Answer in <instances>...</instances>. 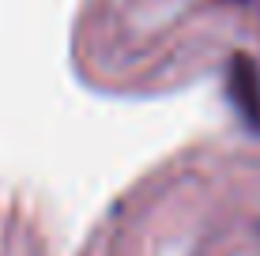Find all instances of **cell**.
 <instances>
[{"mask_svg": "<svg viewBox=\"0 0 260 256\" xmlns=\"http://www.w3.org/2000/svg\"><path fill=\"white\" fill-rule=\"evenodd\" d=\"M230 98L241 109V117L253 128H260V79L249 57H234L230 60Z\"/></svg>", "mask_w": 260, "mask_h": 256, "instance_id": "cell-1", "label": "cell"}]
</instances>
